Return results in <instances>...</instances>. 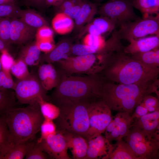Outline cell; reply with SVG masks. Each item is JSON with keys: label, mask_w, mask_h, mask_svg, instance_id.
<instances>
[{"label": "cell", "mask_w": 159, "mask_h": 159, "mask_svg": "<svg viewBox=\"0 0 159 159\" xmlns=\"http://www.w3.org/2000/svg\"><path fill=\"white\" fill-rule=\"evenodd\" d=\"M39 103L44 119L53 120L58 117L60 113L58 106L43 100H40Z\"/></svg>", "instance_id": "29"}, {"label": "cell", "mask_w": 159, "mask_h": 159, "mask_svg": "<svg viewBox=\"0 0 159 159\" xmlns=\"http://www.w3.org/2000/svg\"><path fill=\"white\" fill-rule=\"evenodd\" d=\"M54 30L60 34L68 33L72 29L74 23L72 19L63 12L57 14L52 21Z\"/></svg>", "instance_id": "27"}, {"label": "cell", "mask_w": 159, "mask_h": 159, "mask_svg": "<svg viewBox=\"0 0 159 159\" xmlns=\"http://www.w3.org/2000/svg\"><path fill=\"white\" fill-rule=\"evenodd\" d=\"M42 150L50 157L56 159H71L67 153L66 140L62 132H57L38 143Z\"/></svg>", "instance_id": "13"}, {"label": "cell", "mask_w": 159, "mask_h": 159, "mask_svg": "<svg viewBox=\"0 0 159 159\" xmlns=\"http://www.w3.org/2000/svg\"><path fill=\"white\" fill-rule=\"evenodd\" d=\"M18 0H0V4H16Z\"/></svg>", "instance_id": "50"}, {"label": "cell", "mask_w": 159, "mask_h": 159, "mask_svg": "<svg viewBox=\"0 0 159 159\" xmlns=\"http://www.w3.org/2000/svg\"><path fill=\"white\" fill-rule=\"evenodd\" d=\"M40 130L41 136L37 141L38 143L55 134L57 132V126L53 120L44 119L41 125Z\"/></svg>", "instance_id": "35"}, {"label": "cell", "mask_w": 159, "mask_h": 159, "mask_svg": "<svg viewBox=\"0 0 159 159\" xmlns=\"http://www.w3.org/2000/svg\"><path fill=\"white\" fill-rule=\"evenodd\" d=\"M95 1H101V0H95Z\"/></svg>", "instance_id": "52"}, {"label": "cell", "mask_w": 159, "mask_h": 159, "mask_svg": "<svg viewBox=\"0 0 159 159\" xmlns=\"http://www.w3.org/2000/svg\"><path fill=\"white\" fill-rule=\"evenodd\" d=\"M15 82L13 80L10 72L2 69L0 71V90L6 91L14 89Z\"/></svg>", "instance_id": "37"}, {"label": "cell", "mask_w": 159, "mask_h": 159, "mask_svg": "<svg viewBox=\"0 0 159 159\" xmlns=\"http://www.w3.org/2000/svg\"><path fill=\"white\" fill-rule=\"evenodd\" d=\"M27 66L23 61L17 58L11 67L10 72L18 80L23 79L30 73Z\"/></svg>", "instance_id": "33"}, {"label": "cell", "mask_w": 159, "mask_h": 159, "mask_svg": "<svg viewBox=\"0 0 159 159\" xmlns=\"http://www.w3.org/2000/svg\"><path fill=\"white\" fill-rule=\"evenodd\" d=\"M53 35L52 30L47 26H45L37 29L35 37L36 41H53Z\"/></svg>", "instance_id": "42"}, {"label": "cell", "mask_w": 159, "mask_h": 159, "mask_svg": "<svg viewBox=\"0 0 159 159\" xmlns=\"http://www.w3.org/2000/svg\"><path fill=\"white\" fill-rule=\"evenodd\" d=\"M1 55V54H0V71L2 69V65H1V61H0Z\"/></svg>", "instance_id": "51"}, {"label": "cell", "mask_w": 159, "mask_h": 159, "mask_svg": "<svg viewBox=\"0 0 159 159\" xmlns=\"http://www.w3.org/2000/svg\"><path fill=\"white\" fill-rule=\"evenodd\" d=\"M123 139L139 159L159 158V139L132 125Z\"/></svg>", "instance_id": "7"}, {"label": "cell", "mask_w": 159, "mask_h": 159, "mask_svg": "<svg viewBox=\"0 0 159 159\" xmlns=\"http://www.w3.org/2000/svg\"><path fill=\"white\" fill-rule=\"evenodd\" d=\"M11 22V18L0 17V39L9 44Z\"/></svg>", "instance_id": "38"}, {"label": "cell", "mask_w": 159, "mask_h": 159, "mask_svg": "<svg viewBox=\"0 0 159 159\" xmlns=\"http://www.w3.org/2000/svg\"><path fill=\"white\" fill-rule=\"evenodd\" d=\"M97 12L113 21L117 27L141 18L135 12L132 0H109Z\"/></svg>", "instance_id": "10"}, {"label": "cell", "mask_w": 159, "mask_h": 159, "mask_svg": "<svg viewBox=\"0 0 159 159\" xmlns=\"http://www.w3.org/2000/svg\"><path fill=\"white\" fill-rule=\"evenodd\" d=\"M116 30L121 40L128 41L149 35H159V14L143 16L142 19L127 22Z\"/></svg>", "instance_id": "9"}, {"label": "cell", "mask_w": 159, "mask_h": 159, "mask_svg": "<svg viewBox=\"0 0 159 159\" xmlns=\"http://www.w3.org/2000/svg\"><path fill=\"white\" fill-rule=\"evenodd\" d=\"M159 73V70L147 67L122 49L110 54L98 74L105 81L127 84L157 80Z\"/></svg>", "instance_id": "1"}, {"label": "cell", "mask_w": 159, "mask_h": 159, "mask_svg": "<svg viewBox=\"0 0 159 159\" xmlns=\"http://www.w3.org/2000/svg\"><path fill=\"white\" fill-rule=\"evenodd\" d=\"M14 92L10 90H0V115L4 116L10 109L14 107L15 104Z\"/></svg>", "instance_id": "30"}, {"label": "cell", "mask_w": 159, "mask_h": 159, "mask_svg": "<svg viewBox=\"0 0 159 159\" xmlns=\"http://www.w3.org/2000/svg\"><path fill=\"white\" fill-rule=\"evenodd\" d=\"M107 54L97 53L71 56L54 64L66 75L98 74L103 68Z\"/></svg>", "instance_id": "6"}, {"label": "cell", "mask_w": 159, "mask_h": 159, "mask_svg": "<svg viewBox=\"0 0 159 159\" xmlns=\"http://www.w3.org/2000/svg\"><path fill=\"white\" fill-rule=\"evenodd\" d=\"M116 141L113 145L109 159H139L123 139Z\"/></svg>", "instance_id": "23"}, {"label": "cell", "mask_w": 159, "mask_h": 159, "mask_svg": "<svg viewBox=\"0 0 159 159\" xmlns=\"http://www.w3.org/2000/svg\"><path fill=\"white\" fill-rule=\"evenodd\" d=\"M4 117L15 144L32 140L44 120L39 103L24 107H13L5 114Z\"/></svg>", "instance_id": "4"}, {"label": "cell", "mask_w": 159, "mask_h": 159, "mask_svg": "<svg viewBox=\"0 0 159 159\" xmlns=\"http://www.w3.org/2000/svg\"><path fill=\"white\" fill-rule=\"evenodd\" d=\"M19 18L27 25L37 30L47 25V22L44 19L32 9H21Z\"/></svg>", "instance_id": "25"}, {"label": "cell", "mask_w": 159, "mask_h": 159, "mask_svg": "<svg viewBox=\"0 0 159 159\" xmlns=\"http://www.w3.org/2000/svg\"><path fill=\"white\" fill-rule=\"evenodd\" d=\"M105 43L106 41L102 35L96 36L88 34L84 40V44L95 49L97 53L102 52Z\"/></svg>", "instance_id": "34"}, {"label": "cell", "mask_w": 159, "mask_h": 159, "mask_svg": "<svg viewBox=\"0 0 159 159\" xmlns=\"http://www.w3.org/2000/svg\"><path fill=\"white\" fill-rule=\"evenodd\" d=\"M87 31L90 34L96 36L102 35L95 26L91 22L88 26Z\"/></svg>", "instance_id": "47"}, {"label": "cell", "mask_w": 159, "mask_h": 159, "mask_svg": "<svg viewBox=\"0 0 159 159\" xmlns=\"http://www.w3.org/2000/svg\"><path fill=\"white\" fill-rule=\"evenodd\" d=\"M72 44L68 40H63L55 45L50 52L41 55L39 64H54L71 57L70 50Z\"/></svg>", "instance_id": "20"}, {"label": "cell", "mask_w": 159, "mask_h": 159, "mask_svg": "<svg viewBox=\"0 0 159 159\" xmlns=\"http://www.w3.org/2000/svg\"><path fill=\"white\" fill-rule=\"evenodd\" d=\"M40 50L42 52L47 53L51 51L54 47L53 41L44 40L36 41Z\"/></svg>", "instance_id": "45"}, {"label": "cell", "mask_w": 159, "mask_h": 159, "mask_svg": "<svg viewBox=\"0 0 159 159\" xmlns=\"http://www.w3.org/2000/svg\"><path fill=\"white\" fill-rule=\"evenodd\" d=\"M97 53V52L90 46L84 44H72L71 48V57L83 56Z\"/></svg>", "instance_id": "39"}, {"label": "cell", "mask_w": 159, "mask_h": 159, "mask_svg": "<svg viewBox=\"0 0 159 159\" xmlns=\"http://www.w3.org/2000/svg\"><path fill=\"white\" fill-rule=\"evenodd\" d=\"M59 131L64 135L68 149L70 150L73 158L85 159L88 148L87 140L80 135L65 131Z\"/></svg>", "instance_id": "18"}, {"label": "cell", "mask_w": 159, "mask_h": 159, "mask_svg": "<svg viewBox=\"0 0 159 159\" xmlns=\"http://www.w3.org/2000/svg\"><path fill=\"white\" fill-rule=\"evenodd\" d=\"M14 90L16 97L22 104L39 103L42 100L48 101L49 97L42 85L37 74L31 72L27 77L15 82Z\"/></svg>", "instance_id": "8"}, {"label": "cell", "mask_w": 159, "mask_h": 159, "mask_svg": "<svg viewBox=\"0 0 159 159\" xmlns=\"http://www.w3.org/2000/svg\"><path fill=\"white\" fill-rule=\"evenodd\" d=\"M145 107L147 109L149 113L159 110L158 98L150 95L145 96L141 100Z\"/></svg>", "instance_id": "41"}, {"label": "cell", "mask_w": 159, "mask_h": 159, "mask_svg": "<svg viewBox=\"0 0 159 159\" xmlns=\"http://www.w3.org/2000/svg\"><path fill=\"white\" fill-rule=\"evenodd\" d=\"M134 120L131 114L118 112L112 116L104 132V136L110 142L123 139L128 133Z\"/></svg>", "instance_id": "12"}, {"label": "cell", "mask_w": 159, "mask_h": 159, "mask_svg": "<svg viewBox=\"0 0 159 159\" xmlns=\"http://www.w3.org/2000/svg\"><path fill=\"white\" fill-rule=\"evenodd\" d=\"M8 52L7 51L5 50L1 53L0 61L2 65V69L10 71L11 68L15 60L8 54Z\"/></svg>", "instance_id": "43"}, {"label": "cell", "mask_w": 159, "mask_h": 159, "mask_svg": "<svg viewBox=\"0 0 159 159\" xmlns=\"http://www.w3.org/2000/svg\"><path fill=\"white\" fill-rule=\"evenodd\" d=\"M159 80L132 84L105 81L101 100L111 110L131 114L146 96L153 93L159 97Z\"/></svg>", "instance_id": "3"}, {"label": "cell", "mask_w": 159, "mask_h": 159, "mask_svg": "<svg viewBox=\"0 0 159 159\" xmlns=\"http://www.w3.org/2000/svg\"><path fill=\"white\" fill-rule=\"evenodd\" d=\"M97 11V5L96 4L82 1L80 11L75 19V24L79 27L87 22L92 21Z\"/></svg>", "instance_id": "24"}, {"label": "cell", "mask_w": 159, "mask_h": 159, "mask_svg": "<svg viewBox=\"0 0 159 159\" xmlns=\"http://www.w3.org/2000/svg\"><path fill=\"white\" fill-rule=\"evenodd\" d=\"M21 10L16 4H0V17L19 18Z\"/></svg>", "instance_id": "36"}, {"label": "cell", "mask_w": 159, "mask_h": 159, "mask_svg": "<svg viewBox=\"0 0 159 159\" xmlns=\"http://www.w3.org/2000/svg\"><path fill=\"white\" fill-rule=\"evenodd\" d=\"M129 42V44L124 47L125 52L131 55L145 52L159 48V35L132 39Z\"/></svg>", "instance_id": "17"}, {"label": "cell", "mask_w": 159, "mask_h": 159, "mask_svg": "<svg viewBox=\"0 0 159 159\" xmlns=\"http://www.w3.org/2000/svg\"><path fill=\"white\" fill-rule=\"evenodd\" d=\"M37 30L27 25L19 18H11L9 34L11 44H22L27 43L35 37Z\"/></svg>", "instance_id": "15"}, {"label": "cell", "mask_w": 159, "mask_h": 159, "mask_svg": "<svg viewBox=\"0 0 159 159\" xmlns=\"http://www.w3.org/2000/svg\"><path fill=\"white\" fill-rule=\"evenodd\" d=\"M82 1L80 0L73 6L63 10V13L72 19H75L80 11Z\"/></svg>", "instance_id": "44"}, {"label": "cell", "mask_w": 159, "mask_h": 159, "mask_svg": "<svg viewBox=\"0 0 159 159\" xmlns=\"http://www.w3.org/2000/svg\"><path fill=\"white\" fill-rule=\"evenodd\" d=\"M13 144L4 116L0 115V151Z\"/></svg>", "instance_id": "32"}, {"label": "cell", "mask_w": 159, "mask_h": 159, "mask_svg": "<svg viewBox=\"0 0 159 159\" xmlns=\"http://www.w3.org/2000/svg\"><path fill=\"white\" fill-rule=\"evenodd\" d=\"M132 125L159 139V110L145 114L134 121Z\"/></svg>", "instance_id": "19"}, {"label": "cell", "mask_w": 159, "mask_h": 159, "mask_svg": "<svg viewBox=\"0 0 159 159\" xmlns=\"http://www.w3.org/2000/svg\"><path fill=\"white\" fill-rule=\"evenodd\" d=\"M41 52L36 42H32L22 47L18 59L22 60L27 66L36 65L39 64Z\"/></svg>", "instance_id": "21"}, {"label": "cell", "mask_w": 159, "mask_h": 159, "mask_svg": "<svg viewBox=\"0 0 159 159\" xmlns=\"http://www.w3.org/2000/svg\"><path fill=\"white\" fill-rule=\"evenodd\" d=\"M89 127L86 139L104 133L111 120V110L101 100L91 102L88 107Z\"/></svg>", "instance_id": "11"}, {"label": "cell", "mask_w": 159, "mask_h": 159, "mask_svg": "<svg viewBox=\"0 0 159 159\" xmlns=\"http://www.w3.org/2000/svg\"><path fill=\"white\" fill-rule=\"evenodd\" d=\"M88 148L85 159H109L113 145L102 134L87 139Z\"/></svg>", "instance_id": "14"}, {"label": "cell", "mask_w": 159, "mask_h": 159, "mask_svg": "<svg viewBox=\"0 0 159 159\" xmlns=\"http://www.w3.org/2000/svg\"><path fill=\"white\" fill-rule=\"evenodd\" d=\"M24 4L26 5L42 9L47 5L46 0H23Z\"/></svg>", "instance_id": "46"}, {"label": "cell", "mask_w": 159, "mask_h": 159, "mask_svg": "<svg viewBox=\"0 0 159 159\" xmlns=\"http://www.w3.org/2000/svg\"><path fill=\"white\" fill-rule=\"evenodd\" d=\"M105 81L99 74L82 76L63 74L49 97V100L58 106L62 104L82 100H101L102 90Z\"/></svg>", "instance_id": "2"}, {"label": "cell", "mask_w": 159, "mask_h": 159, "mask_svg": "<svg viewBox=\"0 0 159 159\" xmlns=\"http://www.w3.org/2000/svg\"><path fill=\"white\" fill-rule=\"evenodd\" d=\"M34 142L32 140L12 145L0 153V159H22Z\"/></svg>", "instance_id": "22"}, {"label": "cell", "mask_w": 159, "mask_h": 159, "mask_svg": "<svg viewBox=\"0 0 159 159\" xmlns=\"http://www.w3.org/2000/svg\"><path fill=\"white\" fill-rule=\"evenodd\" d=\"M48 158L37 141L34 142L25 156L26 159H46Z\"/></svg>", "instance_id": "40"}, {"label": "cell", "mask_w": 159, "mask_h": 159, "mask_svg": "<svg viewBox=\"0 0 159 159\" xmlns=\"http://www.w3.org/2000/svg\"><path fill=\"white\" fill-rule=\"evenodd\" d=\"M132 2L143 16L159 14V0H132Z\"/></svg>", "instance_id": "28"}, {"label": "cell", "mask_w": 159, "mask_h": 159, "mask_svg": "<svg viewBox=\"0 0 159 159\" xmlns=\"http://www.w3.org/2000/svg\"><path fill=\"white\" fill-rule=\"evenodd\" d=\"M37 74L42 85L47 91L58 85L63 73L53 64L43 63L39 66Z\"/></svg>", "instance_id": "16"}, {"label": "cell", "mask_w": 159, "mask_h": 159, "mask_svg": "<svg viewBox=\"0 0 159 159\" xmlns=\"http://www.w3.org/2000/svg\"><path fill=\"white\" fill-rule=\"evenodd\" d=\"M131 56L147 67L159 70V48L145 52L131 54Z\"/></svg>", "instance_id": "26"}, {"label": "cell", "mask_w": 159, "mask_h": 159, "mask_svg": "<svg viewBox=\"0 0 159 159\" xmlns=\"http://www.w3.org/2000/svg\"><path fill=\"white\" fill-rule=\"evenodd\" d=\"M10 44L6 43L0 39V52L4 51L9 52L10 49Z\"/></svg>", "instance_id": "48"}, {"label": "cell", "mask_w": 159, "mask_h": 159, "mask_svg": "<svg viewBox=\"0 0 159 159\" xmlns=\"http://www.w3.org/2000/svg\"><path fill=\"white\" fill-rule=\"evenodd\" d=\"M92 23L96 27L101 34L113 32L117 26L115 24L108 18L104 16L93 19Z\"/></svg>", "instance_id": "31"}, {"label": "cell", "mask_w": 159, "mask_h": 159, "mask_svg": "<svg viewBox=\"0 0 159 159\" xmlns=\"http://www.w3.org/2000/svg\"><path fill=\"white\" fill-rule=\"evenodd\" d=\"M64 0H46V5L58 7Z\"/></svg>", "instance_id": "49"}, {"label": "cell", "mask_w": 159, "mask_h": 159, "mask_svg": "<svg viewBox=\"0 0 159 159\" xmlns=\"http://www.w3.org/2000/svg\"><path fill=\"white\" fill-rule=\"evenodd\" d=\"M93 101L82 100L58 106L60 113L56 119L57 130L80 135L86 139L89 127L88 107Z\"/></svg>", "instance_id": "5"}]
</instances>
